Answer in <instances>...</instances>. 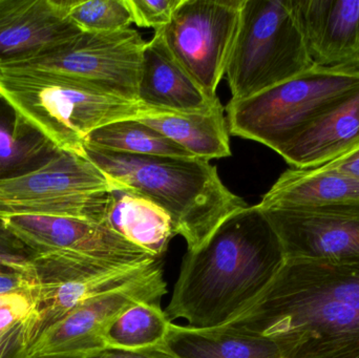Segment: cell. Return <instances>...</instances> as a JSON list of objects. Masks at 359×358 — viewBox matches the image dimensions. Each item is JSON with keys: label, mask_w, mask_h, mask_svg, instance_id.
I'll use <instances>...</instances> for the list:
<instances>
[{"label": "cell", "mask_w": 359, "mask_h": 358, "mask_svg": "<svg viewBox=\"0 0 359 358\" xmlns=\"http://www.w3.org/2000/svg\"><path fill=\"white\" fill-rule=\"evenodd\" d=\"M227 325L273 340L283 358L359 350V261L286 260L262 296Z\"/></svg>", "instance_id": "6da1fadb"}, {"label": "cell", "mask_w": 359, "mask_h": 358, "mask_svg": "<svg viewBox=\"0 0 359 358\" xmlns=\"http://www.w3.org/2000/svg\"><path fill=\"white\" fill-rule=\"evenodd\" d=\"M282 244L259 205L224 220L182 262L168 321L185 319L192 328L227 325L248 309L284 265Z\"/></svg>", "instance_id": "7a4b0ae2"}, {"label": "cell", "mask_w": 359, "mask_h": 358, "mask_svg": "<svg viewBox=\"0 0 359 358\" xmlns=\"http://www.w3.org/2000/svg\"><path fill=\"white\" fill-rule=\"evenodd\" d=\"M84 155L120 186L165 210L187 252L198 249L224 220L248 206L223 184L208 160L128 155L88 146Z\"/></svg>", "instance_id": "3957f363"}, {"label": "cell", "mask_w": 359, "mask_h": 358, "mask_svg": "<svg viewBox=\"0 0 359 358\" xmlns=\"http://www.w3.org/2000/svg\"><path fill=\"white\" fill-rule=\"evenodd\" d=\"M0 94L61 151L84 158L90 132L138 119L149 107L92 82L33 69H0Z\"/></svg>", "instance_id": "277c9868"}, {"label": "cell", "mask_w": 359, "mask_h": 358, "mask_svg": "<svg viewBox=\"0 0 359 358\" xmlns=\"http://www.w3.org/2000/svg\"><path fill=\"white\" fill-rule=\"evenodd\" d=\"M358 90L359 65H314L250 98L230 100L225 107L228 130L278 153Z\"/></svg>", "instance_id": "5b68a950"}, {"label": "cell", "mask_w": 359, "mask_h": 358, "mask_svg": "<svg viewBox=\"0 0 359 358\" xmlns=\"http://www.w3.org/2000/svg\"><path fill=\"white\" fill-rule=\"evenodd\" d=\"M314 65L293 0H243L225 73L231 100L250 98Z\"/></svg>", "instance_id": "8992f818"}, {"label": "cell", "mask_w": 359, "mask_h": 358, "mask_svg": "<svg viewBox=\"0 0 359 358\" xmlns=\"http://www.w3.org/2000/svg\"><path fill=\"white\" fill-rule=\"evenodd\" d=\"M117 186L90 160L65 151L36 172L0 182V216H71L103 224Z\"/></svg>", "instance_id": "52a82bcc"}, {"label": "cell", "mask_w": 359, "mask_h": 358, "mask_svg": "<svg viewBox=\"0 0 359 358\" xmlns=\"http://www.w3.org/2000/svg\"><path fill=\"white\" fill-rule=\"evenodd\" d=\"M161 265L162 259L120 267L77 254H35L25 267L38 313L35 340L86 301L140 279Z\"/></svg>", "instance_id": "ba28073f"}, {"label": "cell", "mask_w": 359, "mask_h": 358, "mask_svg": "<svg viewBox=\"0 0 359 358\" xmlns=\"http://www.w3.org/2000/svg\"><path fill=\"white\" fill-rule=\"evenodd\" d=\"M242 6L243 0H182L170 22L157 31L210 98H217L225 76Z\"/></svg>", "instance_id": "9c48e42d"}, {"label": "cell", "mask_w": 359, "mask_h": 358, "mask_svg": "<svg viewBox=\"0 0 359 358\" xmlns=\"http://www.w3.org/2000/svg\"><path fill=\"white\" fill-rule=\"evenodd\" d=\"M145 44L141 34L132 27L109 33L81 32L43 56L8 69L63 74L139 102L138 83Z\"/></svg>", "instance_id": "30bf717a"}, {"label": "cell", "mask_w": 359, "mask_h": 358, "mask_svg": "<svg viewBox=\"0 0 359 358\" xmlns=\"http://www.w3.org/2000/svg\"><path fill=\"white\" fill-rule=\"evenodd\" d=\"M168 294L163 265L149 275L102 292L74 309L32 345L29 357L86 355L105 348L104 336L124 311L143 302L161 303ZM27 357V358H29Z\"/></svg>", "instance_id": "8fae6325"}, {"label": "cell", "mask_w": 359, "mask_h": 358, "mask_svg": "<svg viewBox=\"0 0 359 358\" xmlns=\"http://www.w3.org/2000/svg\"><path fill=\"white\" fill-rule=\"evenodd\" d=\"M6 226L35 254H71L114 266H138L155 258L100 223L56 216H11Z\"/></svg>", "instance_id": "7c38bea8"}, {"label": "cell", "mask_w": 359, "mask_h": 358, "mask_svg": "<svg viewBox=\"0 0 359 358\" xmlns=\"http://www.w3.org/2000/svg\"><path fill=\"white\" fill-rule=\"evenodd\" d=\"M261 209L278 235L286 260L359 261V204Z\"/></svg>", "instance_id": "4fadbf2b"}, {"label": "cell", "mask_w": 359, "mask_h": 358, "mask_svg": "<svg viewBox=\"0 0 359 358\" xmlns=\"http://www.w3.org/2000/svg\"><path fill=\"white\" fill-rule=\"evenodd\" d=\"M80 33L65 0H0V69L35 60Z\"/></svg>", "instance_id": "5bb4252c"}, {"label": "cell", "mask_w": 359, "mask_h": 358, "mask_svg": "<svg viewBox=\"0 0 359 358\" xmlns=\"http://www.w3.org/2000/svg\"><path fill=\"white\" fill-rule=\"evenodd\" d=\"M314 64L359 65V0H293Z\"/></svg>", "instance_id": "9a60e30c"}, {"label": "cell", "mask_w": 359, "mask_h": 358, "mask_svg": "<svg viewBox=\"0 0 359 358\" xmlns=\"http://www.w3.org/2000/svg\"><path fill=\"white\" fill-rule=\"evenodd\" d=\"M210 98L185 71L166 46L159 32L147 42L138 83V101L151 109L198 111L209 109Z\"/></svg>", "instance_id": "2e32d148"}, {"label": "cell", "mask_w": 359, "mask_h": 358, "mask_svg": "<svg viewBox=\"0 0 359 358\" xmlns=\"http://www.w3.org/2000/svg\"><path fill=\"white\" fill-rule=\"evenodd\" d=\"M359 149V90L316 120L278 155L293 168H316Z\"/></svg>", "instance_id": "e0dca14e"}, {"label": "cell", "mask_w": 359, "mask_h": 358, "mask_svg": "<svg viewBox=\"0 0 359 358\" xmlns=\"http://www.w3.org/2000/svg\"><path fill=\"white\" fill-rule=\"evenodd\" d=\"M354 204H359L358 179L322 167H292L280 174L257 205L311 209Z\"/></svg>", "instance_id": "ac0fdd59"}, {"label": "cell", "mask_w": 359, "mask_h": 358, "mask_svg": "<svg viewBox=\"0 0 359 358\" xmlns=\"http://www.w3.org/2000/svg\"><path fill=\"white\" fill-rule=\"evenodd\" d=\"M135 120L161 132L194 157L210 161L231 156L225 107L219 99L212 106L198 111L147 107Z\"/></svg>", "instance_id": "d6986e66"}, {"label": "cell", "mask_w": 359, "mask_h": 358, "mask_svg": "<svg viewBox=\"0 0 359 358\" xmlns=\"http://www.w3.org/2000/svg\"><path fill=\"white\" fill-rule=\"evenodd\" d=\"M103 225L157 259L163 258L177 235L165 210L119 184L109 193Z\"/></svg>", "instance_id": "ffe728a7"}, {"label": "cell", "mask_w": 359, "mask_h": 358, "mask_svg": "<svg viewBox=\"0 0 359 358\" xmlns=\"http://www.w3.org/2000/svg\"><path fill=\"white\" fill-rule=\"evenodd\" d=\"M164 343L180 358H283L273 340L228 325L192 328L170 323Z\"/></svg>", "instance_id": "44dd1931"}, {"label": "cell", "mask_w": 359, "mask_h": 358, "mask_svg": "<svg viewBox=\"0 0 359 358\" xmlns=\"http://www.w3.org/2000/svg\"><path fill=\"white\" fill-rule=\"evenodd\" d=\"M63 153L0 94V182L36 172Z\"/></svg>", "instance_id": "7402d4cb"}, {"label": "cell", "mask_w": 359, "mask_h": 358, "mask_svg": "<svg viewBox=\"0 0 359 358\" xmlns=\"http://www.w3.org/2000/svg\"><path fill=\"white\" fill-rule=\"evenodd\" d=\"M135 156L192 158L194 156L158 130L138 120H123L97 128L84 147Z\"/></svg>", "instance_id": "603a6c76"}, {"label": "cell", "mask_w": 359, "mask_h": 358, "mask_svg": "<svg viewBox=\"0 0 359 358\" xmlns=\"http://www.w3.org/2000/svg\"><path fill=\"white\" fill-rule=\"evenodd\" d=\"M170 324L161 303H139L111 324L104 336L105 346L141 349L161 344Z\"/></svg>", "instance_id": "cb8c5ba5"}, {"label": "cell", "mask_w": 359, "mask_h": 358, "mask_svg": "<svg viewBox=\"0 0 359 358\" xmlns=\"http://www.w3.org/2000/svg\"><path fill=\"white\" fill-rule=\"evenodd\" d=\"M72 22L90 33H109L128 29L134 23L126 0H65Z\"/></svg>", "instance_id": "d4e9b609"}, {"label": "cell", "mask_w": 359, "mask_h": 358, "mask_svg": "<svg viewBox=\"0 0 359 358\" xmlns=\"http://www.w3.org/2000/svg\"><path fill=\"white\" fill-rule=\"evenodd\" d=\"M38 313L0 331V358H27L36 338Z\"/></svg>", "instance_id": "484cf974"}, {"label": "cell", "mask_w": 359, "mask_h": 358, "mask_svg": "<svg viewBox=\"0 0 359 358\" xmlns=\"http://www.w3.org/2000/svg\"><path fill=\"white\" fill-rule=\"evenodd\" d=\"M134 23L155 31L166 27L172 20L182 0H126Z\"/></svg>", "instance_id": "4316f807"}, {"label": "cell", "mask_w": 359, "mask_h": 358, "mask_svg": "<svg viewBox=\"0 0 359 358\" xmlns=\"http://www.w3.org/2000/svg\"><path fill=\"white\" fill-rule=\"evenodd\" d=\"M34 256L35 254L6 226L0 216V268L25 271L27 263Z\"/></svg>", "instance_id": "83f0119b"}, {"label": "cell", "mask_w": 359, "mask_h": 358, "mask_svg": "<svg viewBox=\"0 0 359 358\" xmlns=\"http://www.w3.org/2000/svg\"><path fill=\"white\" fill-rule=\"evenodd\" d=\"M37 312L33 292H15L0 296V331L12 327Z\"/></svg>", "instance_id": "f1b7e54d"}, {"label": "cell", "mask_w": 359, "mask_h": 358, "mask_svg": "<svg viewBox=\"0 0 359 358\" xmlns=\"http://www.w3.org/2000/svg\"><path fill=\"white\" fill-rule=\"evenodd\" d=\"M86 358H180L166 346L165 343L141 349H119L105 347Z\"/></svg>", "instance_id": "f546056e"}, {"label": "cell", "mask_w": 359, "mask_h": 358, "mask_svg": "<svg viewBox=\"0 0 359 358\" xmlns=\"http://www.w3.org/2000/svg\"><path fill=\"white\" fill-rule=\"evenodd\" d=\"M29 291H32V284L25 271L0 268V296Z\"/></svg>", "instance_id": "4dcf8cb0"}, {"label": "cell", "mask_w": 359, "mask_h": 358, "mask_svg": "<svg viewBox=\"0 0 359 358\" xmlns=\"http://www.w3.org/2000/svg\"><path fill=\"white\" fill-rule=\"evenodd\" d=\"M325 170H335L341 174H348L359 180V149L349 155L344 156L335 161L320 166Z\"/></svg>", "instance_id": "1f68e13d"}, {"label": "cell", "mask_w": 359, "mask_h": 358, "mask_svg": "<svg viewBox=\"0 0 359 358\" xmlns=\"http://www.w3.org/2000/svg\"><path fill=\"white\" fill-rule=\"evenodd\" d=\"M29 358H86V357H83V355L48 354L38 355V357H32Z\"/></svg>", "instance_id": "d6a6232c"}, {"label": "cell", "mask_w": 359, "mask_h": 358, "mask_svg": "<svg viewBox=\"0 0 359 358\" xmlns=\"http://www.w3.org/2000/svg\"><path fill=\"white\" fill-rule=\"evenodd\" d=\"M332 358H359V350L353 351V352L346 353V354L339 355Z\"/></svg>", "instance_id": "836d02e7"}]
</instances>
